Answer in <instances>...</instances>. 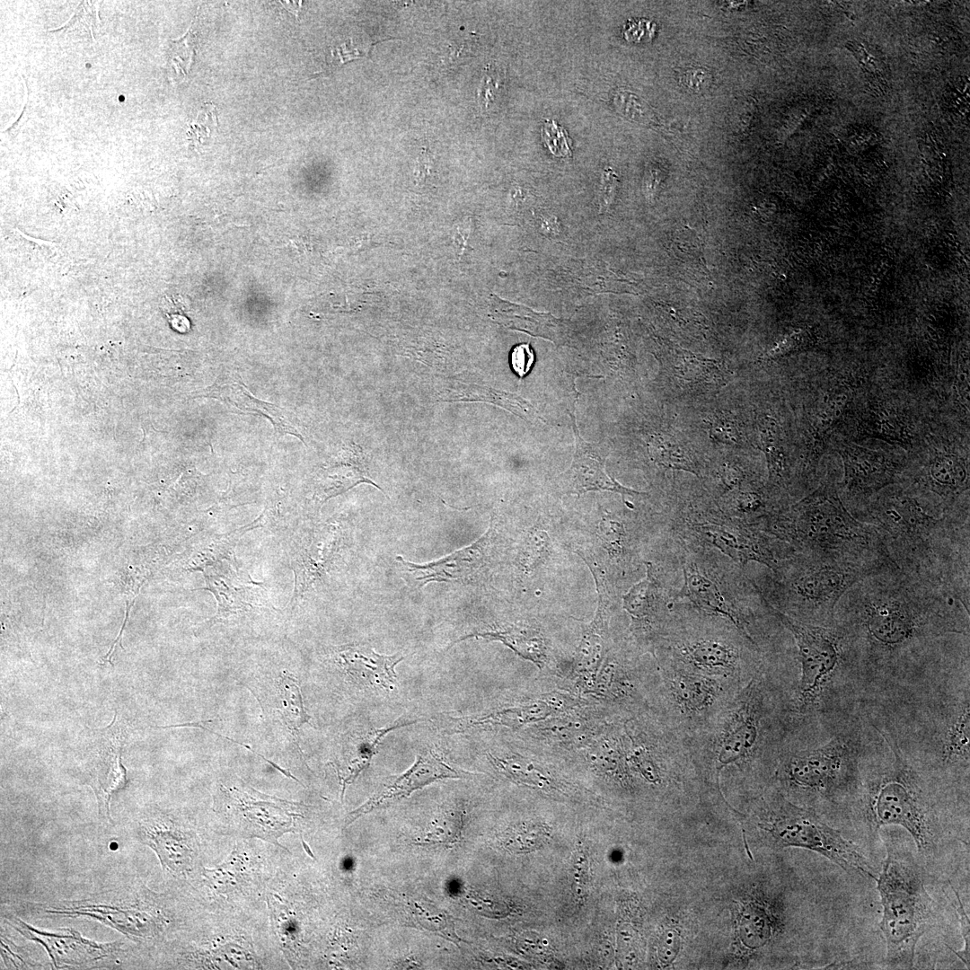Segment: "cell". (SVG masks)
Here are the masks:
<instances>
[{"mask_svg":"<svg viewBox=\"0 0 970 970\" xmlns=\"http://www.w3.org/2000/svg\"><path fill=\"white\" fill-rule=\"evenodd\" d=\"M836 608L871 647L885 652H895L928 635L955 631L941 581L895 567L857 582Z\"/></svg>","mask_w":970,"mask_h":970,"instance_id":"6da1fadb","label":"cell"},{"mask_svg":"<svg viewBox=\"0 0 970 970\" xmlns=\"http://www.w3.org/2000/svg\"><path fill=\"white\" fill-rule=\"evenodd\" d=\"M854 516L878 533L887 555L900 570L938 578L969 570V524L952 514L938 518L915 498L884 489Z\"/></svg>","mask_w":970,"mask_h":970,"instance_id":"7a4b0ae2","label":"cell"},{"mask_svg":"<svg viewBox=\"0 0 970 970\" xmlns=\"http://www.w3.org/2000/svg\"><path fill=\"white\" fill-rule=\"evenodd\" d=\"M876 881L883 908L879 927L886 941V966L912 968L916 946L934 926L936 917L923 873L910 853L886 844V856Z\"/></svg>","mask_w":970,"mask_h":970,"instance_id":"3957f363","label":"cell"},{"mask_svg":"<svg viewBox=\"0 0 970 970\" xmlns=\"http://www.w3.org/2000/svg\"><path fill=\"white\" fill-rule=\"evenodd\" d=\"M786 528L815 555L895 566L877 531L850 513L833 481L795 504Z\"/></svg>","mask_w":970,"mask_h":970,"instance_id":"277c9868","label":"cell"},{"mask_svg":"<svg viewBox=\"0 0 970 970\" xmlns=\"http://www.w3.org/2000/svg\"><path fill=\"white\" fill-rule=\"evenodd\" d=\"M758 671L736 693L710 725L687 742L692 759L702 758L716 771L742 768L767 750L770 700Z\"/></svg>","mask_w":970,"mask_h":970,"instance_id":"5b68a950","label":"cell"},{"mask_svg":"<svg viewBox=\"0 0 970 970\" xmlns=\"http://www.w3.org/2000/svg\"><path fill=\"white\" fill-rule=\"evenodd\" d=\"M891 763L873 779L868 789L867 815L876 829L898 825L905 829L922 855L937 848L941 827L930 799L897 746L888 741Z\"/></svg>","mask_w":970,"mask_h":970,"instance_id":"8992f818","label":"cell"},{"mask_svg":"<svg viewBox=\"0 0 970 970\" xmlns=\"http://www.w3.org/2000/svg\"><path fill=\"white\" fill-rule=\"evenodd\" d=\"M759 824L778 848L798 847L825 857L849 874L877 879L861 850L813 810L798 807L780 793L763 798Z\"/></svg>","mask_w":970,"mask_h":970,"instance_id":"52a82bcc","label":"cell"},{"mask_svg":"<svg viewBox=\"0 0 970 970\" xmlns=\"http://www.w3.org/2000/svg\"><path fill=\"white\" fill-rule=\"evenodd\" d=\"M659 714L686 741L703 732L745 684L734 679L660 666Z\"/></svg>","mask_w":970,"mask_h":970,"instance_id":"ba28073f","label":"cell"},{"mask_svg":"<svg viewBox=\"0 0 970 970\" xmlns=\"http://www.w3.org/2000/svg\"><path fill=\"white\" fill-rule=\"evenodd\" d=\"M148 890H118L78 901L38 904L46 913L87 916L131 939L154 938L162 931L164 917Z\"/></svg>","mask_w":970,"mask_h":970,"instance_id":"9c48e42d","label":"cell"},{"mask_svg":"<svg viewBox=\"0 0 970 970\" xmlns=\"http://www.w3.org/2000/svg\"><path fill=\"white\" fill-rule=\"evenodd\" d=\"M854 774L851 752L839 737L818 747L786 754L778 771L789 789L829 798L850 787Z\"/></svg>","mask_w":970,"mask_h":970,"instance_id":"30bf717a","label":"cell"},{"mask_svg":"<svg viewBox=\"0 0 970 970\" xmlns=\"http://www.w3.org/2000/svg\"><path fill=\"white\" fill-rule=\"evenodd\" d=\"M768 608L793 635L801 665L795 710L805 714L815 708L839 662L838 639L827 626L795 619L771 605Z\"/></svg>","mask_w":970,"mask_h":970,"instance_id":"8fae6325","label":"cell"},{"mask_svg":"<svg viewBox=\"0 0 970 970\" xmlns=\"http://www.w3.org/2000/svg\"><path fill=\"white\" fill-rule=\"evenodd\" d=\"M843 465L842 491L850 498L868 499L898 482L905 470L896 456L842 442L836 448Z\"/></svg>","mask_w":970,"mask_h":970,"instance_id":"7c38bea8","label":"cell"},{"mask_svg":"<svg viewBox=\"0 0 970 970\" xmlns=\"http://www.w3.org/2000/svg\"><path fill=\"white\" fill-rule=\"evenodd\" d=\"M578 701L568 693L551 692L525 700L516 705L504 706L466 717H443L440 727L448 733L486 727L517 728L536 723L573 709Z\"/></svg>","mask_w":970,"mask_h":970,"instance_id":"4fadbf2b","label":"cell"},{"mask_svg":"<svg viewBox=\"0 0 970 970\" xmlns=\"http://www.w3.org/2000/svg\"><path fill=\"white\" fill-rule=\"evenodd\" d=\"M231 796L235 803V822L241 834L257 837L281 846L278 838L287 832H295V820L301 816L296 810L300 803L289 802L261 794L234 789Z\"/></svg>","mask_w":970,"mask_h":970,"instance_id":"5bb4252c","label":"cell"},{"mask_svg":"<svg viewBox=\"0 0 970 970\" xmlns=\"http://www.w3.org/2000/svg\"><path fill=\"white\" fill-rule=\"evenodd\" d=\"M674 666L707 675L734 679L745 683L759 670L748 664L740 648L719 637L690 639L675 648Z\"/></svg>","mask_w":970,"mask_h":970,"instance_id":"9a60e30c","label":"cell"},{"mask_svg":"<svg viewBox=\"0 0 970 970\" xmlns=\"http://www.w3.org/2000/svg\"><path fill=\"white\" fill-rule=\"evenodd\" d=\"M468 775L470 773L451 766L436 750L424 749L417 754L410 768L400 775L386 778L367 801L349 812L345 818V826L359 816L407 798L413 791L434 781L445 778H463Z\"/></svg>","mask_w":970,"mask_h":970,"instance_id":"2e32d148","label":"cell"},{"mask_svg":"<svg viewBox=\"0 0 970 970\" xmlns=\"http://www.w3.org/2000/svg\"><path fill=\"white\" fill-rule=\"evenodd\" d=\"M206 586L201 588L212 593L217 603L216 614L199 625L204 630L216 623L224 622L230 617L263 606L265 587L261 582L251 579L250 574L240 570L236 563L225 567L222 562L202 572Z\"/></svg>","mask_w":970,"mask_h":970,"instance_id":"e0dca14e","label":"cell"},{"mask_svg":"<svg viewBox=\"0 0 970 970\" xmlns=\"http://www.w3.org/2000/svg\"><path fill=\"white\" fill-rule=\"evenodd\" d=\"M336 544V531L328 526L295 529L289 534L287 551L295 575L291 606L327 571Z\"/></svg>","mask_w":970,"mask_h":970,"instance_id":"ac0fdd59","label":"cell"},{"mask_svg":"<svg viewBox=\"0 0 970 970\" xmlns=\"http://www.w3.org/2000/svg\"><path fill=\"white\" fill-rule=\"evenodd\" d=\"M575 438V452L570 467L558 477L561 492L580 496L593 490H607L620 493L625 502L627 495L645 494L622 485L605 470L608 455L600 444L584 440L578 431L574 414L569 413ZM626 504V502H625Z\"/></svg>","mask_w":970,"mask_h":970,"instance_id":"d6986e66","label":"cell"},{"mask_svg":"<svg viewBox=\"0 0 970 970\" xmlns=\"http://www.w3.org/2000/svg\"><path fill=\"white\" fill-rule=\"evenodd\" d=\"M336 664L359 687L392 692L398 685L395 666L404 659L401 654L382 655L366 644L335 648Z\"/></svg>","mask_w":970,"mask_h":970,"instance_id":"ffe728a7","label":"cell"},{"mask_svg":"<svg viewBox=\"0 0 970 970\" xmlns=\"http://www.w3.org/2000/svg\"><path fill=\"white\" fill-rule=\"evenodd\" d=\"M12 926L30 940L40 943L50 957L56 968L68 966H84L107 957L113 950V944H100L83 938L74 930L60 932H46L37 930L19 918H10Z\"/></svg>","mask_w":970,"mask_h":970,"instance_id":"44dd1931","label":"cell"},{"mask_svg":"<svg viewBox=\"0 0 970 970\" xmlns=\"http://www.w3.org/2000/svg\"><path fill=\"white\" fill-rule=\"evenodd\" d=\"M599 604L593 621L586 626L576 650L573 673L578 685L592 692L597 673L607 652L608 613L604 588L596 583Z\"/></svg>","mask_w":970,"mask_h":970,"instance_id":"7402d4cb","label":"cell"},{"mask_svg":"<svg viewBox=\"0 0 970 970\" xmlns=\"http://www.w3.org/2000/svg\"><path fill=\"white\" fill-rule=\"evenodd\" d=\"M198 396L216 398L242 411L254 412L265 416L270 419L275 429L279 434L294 435L304 443L297 420L291 412L258 400L248 392L242 384L235 380L233 381L231 377L222 378L219 376L211 387L199 392Z\"/></svg>","mask_w":970,"mask_h":970,"instance_id":"603a6c76","label":"cell"},{"mask_svg":"<svg viewBox=\"0 0 970 970\" xmlns=\"http://www.w3.org/2000/svg\"><path fill=\"white\" fill-rule=\"evenodd\" d=\"M668 375L675 388L683 392H708L724 386L729 372L715 359L694 356L684 350L675 349L669 360Z\"/></svg>","mask_w":970,"mask_h":970,"instance_id":"cb8c5ba5","label":"cell"},{"mask_svg":"<svg viewBox=\"0 0 970 970\" xmlns=\"http://www.w3.org/2000/svg\"><path fill=\"white\" fill-rule=\"evenodd\" d=\"M360 483H369L383 491L368 477L360 447L351 445L330 460L328 465L322 470L315 496L318 503L323 504L331 498Z\"/></svg>","mask_w":970,"mask_h":970,"instance_id":"d4e9b609","label":"cell"},{"mask_svg":"<svg viewBox=\"0 0 970 970\" xmlns=\"http://www.w3.org/2000/svg\"><path fill=\"white\" fill-rule=\"evenodd\" d=\"M260 528L258 521L252 522L224 534H207L196 541L177 562V568L187 571H204L223 560L236 563L234 548L240 538L247 532Z\"/></svg>","mask_w":970,"mask_h":970,"instance_id":"484cf974","label":"cell"},{"mask_svg":"<svg viewBox=\"0 0 970 970\" xmlns=\"http://www.w3.org/2000/svg\"><path fill=\"white\" fill-rule=\"evenodd\" d=\"M487 755L497 771L517 784L547 793L563 794L569 789V784L534 759L513 752H489Z\"/></svg>","mask_w":970,"mask_h":970,"instance_id":"4316f807","label":"cell"},{"mask_svg":"<svg viewBox=\"0 0 970 970\" xmlns=\"http://www.w3.org/2000/svg\"><path fill=\"white\" fill-rule=\"evenodd\" d=\"M923 480L926 487L949 507L969 488L968 463L952 452H938L927 462Z\"/></svg>","mask_w":970,"mask_h":970,"instance_id":"83f0119b","label":"cell"},{"mask_svg":"<svg viewBox=\"0 0 970 970\" xmlns=\"http://www.w3.org/2000/svg\"><path fill=\"white\" fill-rule=\"evenodd\" d=\"M683 585L675 598H686L698 608L707 613H715L728 619L734 626L754 643L747 630V622L743 615L723 596L717 585L694 570L683 568Z\"/></svg>","mask_w":970,"mask_h":970,"instance_id":"f1b7e54d","label":"cell"},{"mask_svg":"<svg viewBox=\"0 0 970 970\" xmlns=\"http://www.w3.org/2000/svg\"><path fill=\"white\" fill-rule=\"evenodd\" d=\"M701 536L719 548L734 561L745 565L750 560L759 561L776 569V560L768 549L754 538L742 532L719 525H701L697 528Z\"/></svg>","mask_w":970,"mask_h":970,"instance_id":"f546056e","label":"cell"},{"mask_svg":"<svg viewBox=\"0 0 970 970\" xmlns=\"http://www.w3.org/2000/svg\"><path fill=\"white\" fill-rule=\"evenodd\" d=\"M418 719L396 722L384 728H370L354 733L344 746V765L338 767L339 777L342 784V797L345 788L370 763L376 754L382 739L390 732L417 723Z\"/></svg>","mask_w":970,"mask_h":970,"instance_id":"4dcf8cb0","label":"cell"},{"mask_svg":"<svg viewBox=\"0 0 970 970\" xmlns=\"http://www.w3.org/2000/svg\"><path fill=\"white\" fill-rule=\"evenodd\" d=\"M143 838L157 854L163 869L184 873L192 866L195 851L190 835L163 825H151Z\"/></svg>","mask_w":970,"mask_h":970,"instance_id":"1f68e13d","label":"cell"},{"mask_svg":"<svg viewBox=\"0 0 970 970\" xmlns=\"http://www.w3.org/2000/svg\"><path fill=\"white\" fill-rule=\"evenodd\" d=\"M592 692L624 708L642 704L636 676L613 657H606L602 664Z\"/></svg>","mask_w":970,"mask_h":970,"instance_id":"d6a6232c","label":"cell"},{"mask_svg":"<svg viewBox=\"0 0 970 970\" xmlns=\"http://www.w3.org/2000/svg\"><path fill=\"white\" fill-rule=\"evenodd\" d=\"M472 637L500 641L517 656L532 662L538 668H542L545 666L547 660L545 639L536 630L518 626L510 627L504 630L469 634L455 642Z\"/></svg>","mask_w":970,"mask_h":970,"instance_id":"836d02e7","label":"cell"},{"mask_svg":"<svg viewBox=\"0 0 970 970\" xmlns=\"http://www.w3.org/2000/svg\"><path fill=\"white\" fill-rule=\"evenodd\" d=\"M503 310L504 314L497 313V319L505 326L525 331L532 336L542 337L558 345L567 341V331L563 323L555 317L519 305L508 304Z\"/></svg>","mask_w":970,"mask_h":970,"instance_id":"e575fe53","label":"cell"},{"mask_svg":"<svg viewBox=\"0 0 970 970\" xmlns=\"http://www.w3.org/2000/svg\"><path fill=\"white\" fill-rule=\"evenodd\" d=\"M760 448L765 455L769 481L781 485L787 480L789 468L785 449L778 422L770 416L759 421Z\"/></svg>","mask_w":970,"mask_h":970,"instance_id":"d590c367","label":"cell"},{"mask_svg":"<svg viewBox=\"0 0 970 970\" xmlns=\"http://www.w3.org/2000/svg\"><path fill=\"white\" fill-rule=\"evenodd\" d=\"M278 687L281 700V708L278 711L300 749L297 742L299 730L302 725L309 723L311 717L304 709L298 681L294 675L284 671L278 680Z\"/></svg>","mask_w":970,"mask_h":970,"instance_id":"8d00e7d4","label":"cell"},{"mask_svg":"<svg viewBox=\"0 0 970 970\" xmlns=\"http://www.w3.org/2000/svg\"><path fill=\"white\" fill-rule=\"evenodd\" d=\"M459 400L494 403L508 410L527 421L545 420L535 408L516 393H509L477 384H463Z\"/></svg>","mask_w":970,"mask_h":970,"instance_id":"74e56055","label":"cell"},{"mask_svg":"<svg viewBox=\"0 0 970 970\" xmlns=\"http://www.w3.org/2000/svg\"><path fill=\"white\" fill-rule=\"evenodd\" d=\"M533 729L540 739L558 745H582L592 737L591 729L583 719L574 717H558Z\"/></svg>","mask_w":970,"mask_h":970,"instance_id":"f35d334b","label":"cell"},{"mask_svg":"<svg viewBox=\"0 0 970 970\" xmlns=\"http://www.w3.org/2000/svg\"><path fill=\"white\" fill-rule=\"evenodd\" d=\"M647 576L635 584L623 595V608L631 616L634 623H648L653 614L657 594V583L653 577L651 563L646 562Z\"/></svg>","mask_w":970,"mask_h":970,"instance_id":"ab89813d","label":"cell"},{"mask_svg":"<svg viewBox=\"0 0 970 970\" xmlns=\"http://www.w3.org/2000/svg\"><path fill=\"white\" fill-rule=\"evenodd\" d=\"M648 447L650 456L657 463L699 476L698 467L689 452L672 436L656 435L649 441Z\"/></svg>","mask_w":970,"mask_h":970,"instance_id":"60d3db41","label":"cell"},{"mask_svg":"<svg viewBox=\"0 0 970 970\" xmlns=\"http://www.w3.org/2000/svg\"><path fill=\"white\" fill-rule=\"evenodd\" d=\"M256 519L260 528L264 527L274 533L294 531L295 525L294 507L290 504L288 496L279 491L269 497L261 514Z\"/></svg>","mask_w":970,"mask_h":970,"instance_id":"b9f144b4","label":"cell"},{"mask_svg":"<svg viewBox=\"0 0 970 970\" xmlns=\"http://www.w3.org/2000/svg\"><path fill=\"white\" fill-rule=\"evenodd\" d=\"M969 703L962 707L952 721L943 747V756L947 763L968 759L969 756Z\"/></svg>","mask_w":970,"mask_h":970,"instance_id":"7bdbcfd3","label":"cell"},{"mask_svg":"<svg viewBox=\"0 0 970 970\" xmlns=\"http://www.w3.org/2000/svg\"><path fill=\"white\" fill-rule=\"evenodd\" d=\"M550 837L549 826L541 822H523L511 827L505 837V845L516 852H527L541 848Z\"/></svg>","mask_w":970,"mask_h":970,"instance_id":"ee69618b","label":"cell"},{"mask_svg":"<svg viewBox=\"0 0 970 970\" xmlns=\"http://www.w3.org/2000/svg\"><path fill=\"white\" fill-rule=\"evenodd\" d=\"M847 402L845 391L833 390L826 395L816 414L815 428L818 434L824 435L837 423Z\"/></svg>","mask_w":970,"mask_h":970,"instance_id":"f6af8a7d","label":"cell"},{"mask_svg":"<svg viewBox=\"0 0 970 970\" xmlns=\"http://www.w3.org/2000/svg\"><path fill=\"white\" fill-rule=\"evenodd\" d=\"M869 432L873 436H880L887 441L895 443H904L905 440L904 428L900 424V420L888 413L885 412H872L868 421ZM879 437V438H880Z\"/></svg>","mask_w":970,"mask_h":970,"instance_id":"bcb514c9","label":"cell"},{"mask_svg":"<svg viewBox=\"0 0 970 970\" xmlns=\"http://www.w3.org/2000/svg\"><path fill=\"white\" fill-rule=\"evenodd\" d=\"M709 434L720 444L737 445L742 442L738 423L731 416L724 414L716 415L709 421Z\"/></svg>","mask_w":970,"mask_h":970,"instance_id":"7dc6e473","label":"cell"},{"mask_svg":"<svg viewBox=\"0 0 970 970\" xmlns=\"http://www.w3.org/2000/svg\"><path fill=\"white\" fill-rule=\"evenodd\" d=\"M572 886L578 901H584L589 886V860L583 843H578L574 855L572 867Z\"/></svg>","mask_w":970,"mask_h":970,"instance_id":"c3c4849f","label":"cell"},{"mask_svg":"<svg viewBox=\"0 0 970 970\" xmlns=\"http://www.w3.org/2000/svg\"><path fill=\"white\" fill-rule=\"evenodd\" d=\"M544 144L557 157L571 156V149L566 130L554 120H545L542 128Z\"/></svg>","mask_w":970,"mask_h":970,"instance_id":"681fc988","label":"cell"},{"mask_svg":"<svg viewBox=\"0 0 970 970\" xmlns=\"http://www.w3.org/2000/svg\"><path fill=\"white\" fill-rule=\"evenodd\" d=\"M680 946L681 935L679 930L675 927L665 929L660 934L657 945L659 963L663 966L672 964L677 957Z\"/></svg>","mask_w":970,"mask_h":970,"instance_id":"f907efd6","label":"cell"},{"mask_svg":"<svg viewBox=\"0 0 970 970\" xmlns=\"http://www.w3.org/2000/svg\"><path fill=\"white\" fill-rule=\"evenodd\" d=\"M510 363L512 369L520 379H523L530 372L534 363V353L529 343H521L512 349Z\"/></svg>","mask_w":970,"mask_h":970,"instance_id":"816d5d0a","label":"cell"},{"mask_svg":"<svg viewBox=\"0 0 970 970\" xmlns=\"http://www.w3.org/2000/svg\"><path fill=\"white\" fill-rule=\"evenodd\" d=\"M618 179L612 168H605L601 178L600 211H606L612 205L617 190Z\"/></svg>","mask_w":970,"mask_h":970,"instance_id":"f5cc1de1","label":"cell"},{"mask_svg":"<svg viewBox=\"0 0 970 970\" xmlns=\"http://www.w3.org/2000/svg\"><path fill=\"white\" fill-rule=\"evenodd\" d=\"M954 892L956 896V904H954V907L956 908L960 922L961 934L964 939L963 948L954 953L964 963V965L967 968H969V919L965 911V907L962 904L960 898L958 897L957 892Z\"/></svg>","mask_w":970,"mask_h":970,"instance_id":"db71d44e","label":"cell"},{"mask_svg":"<svg viewBox=\"0 0 970 970\" xmlns=\"http://www.w3.org/2000/svg\"><path fill=\"white\" fill-rule=\"evenodd\" d=\"M803 334H794L768 351L762 359H774L786 356L802 347Z\"/></svg>","mask_w":970,"mask_h":970,"instance_id":"11a10c76","label":"cell"},{"mask_svg":"<svg viewBox=\"0 0 970 970\" xmlns=\"http://www.w3.org/2000/svg\"><path fill=\"white\" fill-rule=\"evenodd\" d=\"M719 476L725 489L728 491L739 487L744 479L743 472L738 467L728 463L721 467Z\"/></svg>","mask_w":970,"mask_h":970,"instance_id":"9f6ffc18","label":"cell"},{"mask_svg":"<svg viewBox=\"0 0 970 970\" xmlns=\"http://www.w3.org/2000/svg\"><path fill=\"white\" fill-rule=\"evenodd\" d=\"M497 83V79L494 80L489 73L485 75L479 91L480 102L484 108H489L490 103L494 101L498 89Z\"/></svg>","mask_w":970,"mask_h":970,"instance_id":"6f0895ef","label":"cell"},{"mask_svg":"<svg viewBox=\"0 0 970 970\" xmlns=\"http://www.w3.org/2000/svg\"><path fill=\"white\" fill-rule=\"evenodd\" d=\"M181 727H193V728H200L206 729V730L209 731L210 733H213V734H215V735H216V736H219L225 737V739H227V740H230V741H232V742H234V743H236V744H238V745H242V746H244L245 748H247L248 750L251 751L252 753H254V754H257L258 756L261 757V758H262L263 760H265V761H266L267 763H269V764H271V765H272V766H273L274 768H276V769H277L278 771H279V772H281L282 774L286 775L287 777H289V778H291V779H294V778H295V776H294L293 774H291V773H290V772H289L288 771H286V770L282 769L281 767H279L278 765H277V764H276V763H274L273 762H271V761L268 760L267 758H265L264 756H262L261 754H258V753H257L256 751H254L253 749H251V747H250L249 745H245V744H243V743H240V742H238V741H234V740L231 739L230 737H227V736H224L223 735L217 734V733H216L215 731H213V730L209 729V728H208L207 727H205V726L203 725V723H202V722H200V721H197V722H189V723H184V724H179V725H172V728H181Z\"/></svg>","mask_w":970,"mask_h":970,"instance_id":"680465c9","label":"cell"},{"mask_svg":"<svg viewBox=\"0 0 970 970\" xmlns=\"http://www.w3.org/2000/svg\"><path fill=\"white\" fill-rule=\"evenodd\" d=\"M737 506L742 511L756 510L763 506V501L756 493L744 492L737 498Z\"/></svg>","mask_w":970,"mask_h":970,"instance_id":"91938a15","label":"cell"},{"mask_svg":"<svg viewBox=\"0 0 970 970\" xmlns=\"http://www.w3.org/2000/svg\"><path fill=\"white\" fill-rule=\"evenodd\" d=\"M431 164V154L428 148H423L417 161L416 174L418 178H425L430 172Z\"/></svg>","mask_w":970,"mask_h":970,"instance_id":"94428289","label":"cell"}]
</instances>
